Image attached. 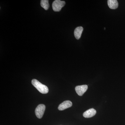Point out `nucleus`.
Returning <instances> with one entry per match:
<instances>
[{"instance_id":"obj_2","label":"nucleus","mask_w":125,"mask_h":125,"mask_svg":"<svg viewBox=\"0 0 125 125\" xmlns=\"http://www.w3.org/2000/svg\"><path fill=\"white\" fill-rule=\"evenodd\" d=\"M65 2L64 1L55 0L52 3V7L53 10L55 11H60L62 7L64 6Z\"/></svg>"},{"instance_id":"obj_3","label":"nucleus","mask_w":125,"mask_h":125,"mask_svg":"<svg viewBox=\"0 0 125 125\" xmlns=\"http://www.w3.org/2000/svg\"><path fill=\"white\" fill-rule=\"evenodd\" d=\"M46 107L44 104H39L35 109V114L36 116L38 118H41L42 117L45 112Z\"/></svg>"},{"instance_id":"obj_7","label":"nucleus","mask_w":125,"mask_h":125,"mask_svg":"<svg viewBox=\"0 0 125 125\" xmlns=\"http://www.w3.org/2000/svg\"><path fill=\"white\" fill-rule=\"evenodd\" d=\"M83 27H78L75 28L74 31V35L76 39L78 40L80 38L83 31Z\"/></svg>"},{"instance_id":"obj_4","label":"nucleus","mask_w":125,"mask_h":125,"mask_svg":"<svg viewBox=\"0 0 125 125\" xmlns=\"http://www.w3.org/2000/svg\"><path fill=\"white\" fill-rule=\"evenodd\" d=\"M88 88L87 85H78L75 87V90L78 95L82 96L86 92Z\"/></svg>"},{"instance_id":"obj_9","label":"nucleus","mask_w":125,"mask_h":125,"mask_svg":"<svg viewBox=\"0 0 125 125\" xmlns=\"http://www.w3.org/2000/svg\"><path fill=\"white\" fill-rule=\"evenodd\" d=\"M41 6L46 10H48L49 7L48 0H42L40 2Z\"/></svg>"},{"instance_id":"obj_6","label":"nucleus","mask_w":125,"mask_h":125,"mask_svg":"<svg viewBox=\"0 0 125 125\" xmlns=\"http://www.w3.org/2000/svg\"><path fill=\"white\" fill-rule=\"evenodd\" d=\"M96 111L94 108H91L87 110L83 114V116L86 118H90L95 115Z\"/></svg>"},{"instance_id":"obj_5","label":"nucleus","mask_w":125,"mask_h":125,"mask_svg":"<svg viewBox=\"0 0 125 125\" xmlns=\"http://www.w3.org/2000/svg\"><path fill=\"white\" fill-rule=\"evenodd\" d=\"M72 105L71 102L70 101H64L58 106V109L60 111H63L66 109L71 107Z\"/></svg>"},{"instance_id":"obj_8","label":"nucleus","mask_w":125,"mask_h":125,"mask_svg":"<svg viewBox=\"0 0 125 125\" xmlns=\"http://www.w3.org/2000/svg\"><path fill=\"white\" fill-rule=\"evenodd\" d=\"M107 3L109 8L113 10L116 9L118 7V3L116 0H108Z\"/></svg>"},{"instance_id":"obj_1","label":"nucleus","mask_w":125,"mask_h":125,"mask_svg":"<svg viewBox=\"0 0 125 125\" xmlns=\"http://www.w3.org/2000/svg\"><path fill=\"white\" fill-rule=\"evenodd\" d=\"M31 83L41 93L47 94L49 92L48 87L40 83L37 80L33 79L32 80Z\"/></svg>"}]
</instances>
